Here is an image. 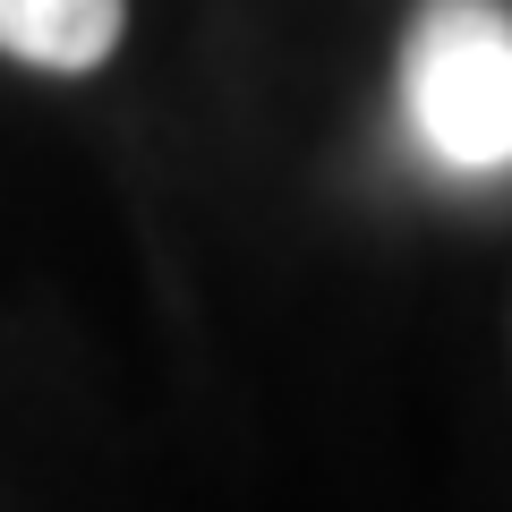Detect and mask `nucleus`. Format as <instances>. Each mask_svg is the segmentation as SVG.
Wrapping results in <instances>:
<instances>
[{"mask_svg": "<svg viewBox=\"0 0 512 512\" xmlns=\"http://www.w3.org/2000/svg\"><path fill=\"white\" fill-rule=\"evenodd\" d=\"M128 0H0V52L43 77H86L120 52Z\"/></svg>", "mask_w": 512, "mask_h": 512, "instance_id": "2", "label": "nucleus"}, {"mask_svg": "<svg viewBox=\"0 0 512 512\" xmlns=\"http://www.w3.org/2000/svg\"><path fill=\"white\" fill-rule=\"evenodd\" d=\"M402 111L444 171H512V18L495 0H419L402 43Z\"/></svg>", "mask_w": 512, "mask_h": 512, "instance_id": "1", "label": "nucleus"}]
</instances>
